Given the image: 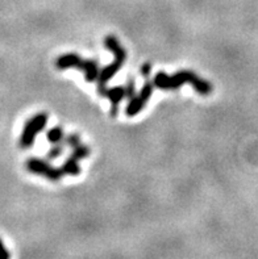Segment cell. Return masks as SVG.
Here are the masks:
<instances>
[{
  "instance_id": "cell-1",
  "label": "cell",
  "mask_w": 258,
  "mask_h": 259,
  "mask_svg": "<svg viewBox=\"0 0 258 259\" xmlns=\"http://www.w3.org/2000/svg\"><path fill=\"white\" fill-rule=\"evenodd\" d=\"M185 83H190V84L193 85V89L198 94H200V95H209L212 92L211 83L204 80V79H200L195 72L189 71V70L178 71L171 76L165 74V72H157L153 80L154 87H157L160 90H165V91L178 90Z\"/></svg>"
},
{
  "instance_id": "cell-10",
  "label": "cell",
  "mask_w": 258,
  "mask_h": 259,
  "mask_svg": "<svg viewBox=\"0 0 258 259\" xmlns=\"http://www.w3.org/2000/svg\"><path fill=\"white\" fill-rule=\"evenodd\" d=\"M74 157H77L81 161V159H85V158H87L88 155H90V148L88 146H86V145H82L79 144L78 146H76V148H72V153H71Z\"/></svg>"
},
{
  "instance_id": "cell-14",
  "label": "cell",
  "mask_w": 258,
  "mask_h": 259,
  "mask_svg": "<svg viewBox=\"0 0 258 259\" xmlns=\"http://www.w3.org/2000/svg\"><path fill=\"white\" fill-rule=\"evenodd\" d=\"M0 259H10V253L3 245L2 240H0Z\"/></svg>"
},
{
  "instance_id": "cell-11",
  "label": "cell",
  "mask_w": 258,
  "mask_h": 259,
  "mask_svg": "<svg viewBox=\"0 0 258 259\" xmlns=\"http://www.w3.org/2000/svg\"><path fill=\"white\" fill-rule=\"evenodd\" d=\"M62 153H63V144L61 142V144L53 145L52 148L49 149V151H48L46 158H48L49 161H53V159H57L59 155H62Z\"/></svg>"
},
{
  "instance_id": "cell-15",
  "label": "cell",
  "mask_w": 258,
  "mask_h": 259,
  "mask_svg": "<svg viewBox=\"0 0 258 259\" xmlns=\"http://www.w3.org/2000/svg\"><path fill=\"white\" fill-rule=\"evenodd\" d=\"M151 71H152L151 63H144V65H142V67H141V72H142V75L148 76L149 74H151Z\"/></svg>"
},
{
  "instance_id": "cell-2",
  "label": "cell",
  "mask_w": 258,
  "mask_h": 259,
  "mask_svg": "<svg viewBox=\"0 0 258 259\" xmlns=\"http://www.w3.org/2000/svg\"><path fill=\"white\" fill-rule=\"evenodd\" d=\"M104 46L105 49L111 50V52L114 53L115 59L111 65L105 66V67H103V69L99 71V76L96 82H98V92L100 96H103L105 89H107L105 84H107V83L114 78L115 74L123 67L125 59H127V52H125L124 48L121 46V44L119 42V39L115 36L105 37Z\"/></svg>"
},
{
  "instance_id": "cell-9",
  "label": "cell",
  "mask_w": 258,
  "mask_h": 259,
  "mask_svg": "<svg viewBox=\"0 0 258 259\" xmlns=\"http://www.w3.org/2000/svg\"><path fill=\"white\" fill-rule=\"evenodd\" d=\"M46 138L50 144L56 145L63 142V138H65V133H63V129L61 126H54V128L50 129L46 135Z\"/></svg>"
},
{
  "instance_id": "cell-4",
  "label": "cell",
  "mask_w": 258,
  "mask_h": 259,
  "mask_svg": "<svg viewBox=\"0 0 258 259\" xmlns=\"http://www.w3.org/2000/svg\"><path fill=\"white\" fill-rule=\"evenodd\" d=\"M48 124V115L46 113H37L30 117L24 125L21 136H20V146L23 149L30 148L40 132H43Z\"/></svg>"
},
{
  "instance_id": "cell-12",
  "label": "cell",
  "mask_w": 258,
  "mask_h": 259,
  "mask_svg": "<svg viewBox=\"0 0 258 259\" xmlns=\"http://www.w3.org/2000/svg\"><path fill=\"white\" fill-rule=\"evenodd\" d=\"M125 98L131 100L134 95H136V87H134V79L129 78L127 80V84H125Z\"/></svg>"
},
{
  "instance_id": "cell-7",
  "label": "cell",
  "mask_w": 258,
  "mask_h": 259,
  "mask_svg": "<svg viewBox=\"0 0 258 259\" xmlns=\"http://www.w3.org/2000/svg\"><path fill=\"white\" fill-rule=\"evenodd\" d=\"M103 98H107L108 100H111L112 108H111V116L115 117L118 115L119 112V104L121 103V100L125 98V89L123 85H119V87H112V89H105L104 94H103Z\"/></svg>"
},
{
  "instance_id": "cell-8",
  "label": "cell",
  "mask_w": 258,
  "mask_h": 259,
  "mask_svg": "<svg viewBox=\"0 0 258 259\" xmlns=\"http://www.w3.org/2000/svg\"><path fill=\"white\" fill-rule=\"evenodd\" d=\"M63 174L71 175V177H77L81 174V167H79V159L74 155H70L65 162H63L62 167H61Z\"/></svg>"
},
{
  "instance_id": "cell-3",
  "label": "cell",
  "mask_w": 258,
  "mask_h": 259,
  "mask_svg": "<svg viewBox=\"0 0 258 259\" xmlns=\"http://www.w3.org/2000/svg\"><path fill=\"white\" fill-rule=\"evenodd\" d=\"M56 67L58 70L79 69L85 74V79L87 82H95L99 76V63L95 59H83L76 53L62 54L56 61Z\"/></svg>"
},
{
  "instance_id": "cell-13",
  "label": "cell",
  "mask_w": 258,
  "mask_h": 259,
  "mask_svg": "<svg viewBox=\"0 0 258 259\" xmlns=\"http://www.w3.org/2000/svg\"><path fill=\"white\" fill-rule=\"evenodd\" d=\"M63 142H65V145L70 146V148H76V146L81 144V138H79L78 135H69L65 136Z\"/></svg>"
},
{
  "instance_id": "cell-5",
  "label": "cell",
  "mask_w": 258,
  "mask_h": 259,
  "mask_svg": "<svg viewBox=\"0 0 258 259\" xmlns=\"http://www.w3.org/2000/svg\"><path fill=\"white\" fill-rule=\"evenodd\" d=\"M25 166L29 172L46 178V179H49L50 182L61 181V178H62L63 175L61 168L53 167L49 162L43 159V158H37V157L29 158V159L26 161Z\"/></svg>"
},
{
  "instance_id": "cell-6",
  "label": "cell",
  "mask_w": 258,
  "mask_h": 259,
  "mask_svg": "<svg viewBox=\"0 0 258 259\" xmlns=\"http://www.w3.org/2000/svg\"><path fill=\"white\" fill-rule=\"evenodd\" d=\"M154 84L151 82H146L144 84V87L141 89L140 94L134 95L133 98L129 100L127 108H125V113H127L128 117H134L136 115H138L144 107L146 105V103L151 100L152 95H153Z\"/></svg>"
}]
</instances>
